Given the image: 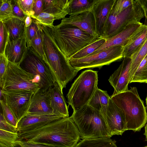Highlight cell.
Segmentation results:
<instances>
[{
    "instance_id": "obj_36",
    "label": "cell",
    "mask_w": 147,
    "mask_h": 147,
    "mask_svg": "<svg viewBox=\"0 0 147 147\" xmlns=\"http://www.w3.org/2000/svg\"><path fill=\"white\" fill-rule=\"evenodd\" d=\"M9 40V35L3 22L0 21V54H4Z\"/></svg>"
},
{
    "instance_id": "obj_48",
    "label": "cell",
    "mask_w": 147,
    "mask_h": 147,
    "mask_svg": "<svg viewBox=\"0 0 147 147\" xmlns=\"http://www.w3.org/2000/svg\"><path fill=\"white\" fill-rule=\"evenodd\" d=\"M146 107H147V94L146 98Z\"/></svg>"
},
{
    "instance_id": "obj_43",
    "label": "cell",
    "mask_w": 147,
    "mask_h": 147,
    "mask_svg": "<svg viewBox=\"0 0 147 147\" xmlns=\"http://www.w3.org/2000/svg\"><path fill=\"white\" fill-rule=\"evenodd\" d=\"M19 146L20 147H59L40 144L33 143L20 140Z\"/></svg>"
},
{
    "instance_id": "obj_38",
    "label": "cell",
    "mask_w": 147,
    "mask_h": 147,
    "mask_svg": "<svg viewBox=\"0 0 147 147\" xmlns=\"http://www.w3.org/2000/svg\"><path fill=\"white\" fill-rule=\"evenodd\" d=\"M18 4L24 13L27 16L34 15L33 7L34 0H17Z\"/></svg>"
},
{
    "instance_id": "obj_34",
    "label": "cell",
    "mask_w": 147,
    "mask_h": 147,
    "mask_svg": "<svg viewBox=\"0 0 147 147\" xmlns=\"http://www.w3.org/2000/svg\"><path fill=\"white\" fill-rule=\"evenodd\" d=\"M31 18L37 23L50 27L54 26L53 22L56 20L53 15L45 12H42L37 16Z\"/></svg>"
},
{
    "instance_id": "obj_23",
    "label": "cell",
    "mask_w": 147,
    "mask_h": 147,
    "mask_svg": "<svg viewBox=\"0 0 147 147\" xmlns=\"http://www.w3.org/2000/svg\"><path fill=\"white\" fill-rule=\"evenodd\" d=\"M9 35V39L15 40L25 34L26 27L24 21L13 17L3 21Z\"/></svg>"
},
{
    "instance_id": "obj_5",
    "label": "cell",
    "mask_w": 147,
    "mask_h": 147,
    "mask_svg": "<svg viewBox=\"0 0 147 147\" xmlns=\"http://www.w3.org/2000/svg\"><path fill=\"white\" fill-rule=\"evenodd\" d=\"M70 117L82 139L112 137L102 114L88 104L73 112Z\"/></svg>"
},
{
    "instance_id": "obj_7",
    "label": "cell",
    "mask_w": 147,
    "mask_h": 147,
    "mask_svg": "<svg viewBox=\"0 0 147 147\" xmlns=\"http://www.w3.org/2000/svg\"><path fill=\"white\" fill-rule=\"evenodd\" d=\"M144 17L139 0H134L131 5L117 15L111 11L104 26L102 38L107 39L114 36L128 25L140 23Z\"/></svg>"
},
{
    "instance_id": "obj_8",
    "label": "cell",
    "mask_w": 147,
    "mask_h": 147,
    "mask_svg": "<svg viewBox=\"0 0 147 147\" xmlns=\"http://www.w3.org/2000/svg\"><path fill=\"white\" fill-rule=\"evenodd\" d=\"M0 86L5 92L28 90L34 93L41 88L32 74L24 70L19 65L9 61L0 82Z\"/></svg>"
},
{
    "instance_id": "obj_1",
    "label": "cell",
    "mask_w": 147,
    "mask_h": 147,
    "mask_svg": "<svg viewBox=\"0 0 147 147\" xmlns=\"http://www.w3.org/2000/svg\"><path fill=\"white\" fill-rule=\"evenodd\" d=\"M18 134L20 140L59 147H74L80 138L79 130L70 117L62 118L42 127Z\"/></svg>"
},
{
    "instance_id": "obj_49",
    "label": "cell",
    "mask_w": 147,
    "mask_h": 147,
    "mask_svg": "<svg viewBox=\"0 0 147 147\" xmlns=\"http://www.w3.org/2000/svg\"><path fill=\"white\" fill-rule=\"evenodd\" d=\"M144 147H147V146H145Z\"/></svg>"
},
{
    "instance_id": "obj_22",
    "label": "cell",
    "mask_w": 147,
    "mask_h": 147,
    "mask_svg": "<svg viewBox=\"0 0 147 147\" xmlns=\"http://www.w3.org/2000/svg\"><path fill=\"white\" fill-rule=\"evenodd\" d=\"M147 39V26L142 24L129 39L127 45L123 47L124 57H131Z\"/></svg>"
},
{
    "instance_id": "obj_47",
    "label": "cell",
    "mask_w": 147,
    "mask_h": 147,
    "mask_svg": "<svg viewBox=\"0 0 147 147\" xmlns=\"http://www.w3.org/2000/svg\"><path fill=\"white\" fill-rule=\"evenodd\" d=\"M0 147H13L12 146H9L4 144L0 143Z\"/></svg>"
},
{
    "instance_id": "obj_6",
    "label": "cell",
    "mask_w": 147,
    "mask_h": 147,
    "mask_svg": "<svg viewBox=\"0 0 147 147\" xmlns=\"http://www.w3.org/2000/svg\"><path fill=\"white\" fill-rule=\"evenodd\" d=\"M98 71H83L72 84L67 94V102L73 112L88 104L98 87Z\"/></svg>"
},
{
    "instance_id": "obj_20",
    "label": "cell",
    "mask_w": 147,
    "mask_h": 147,
    "mask_svg": "<svg viewBox=\"0 0 147 147\" xmlns=\"http://www.w3.org/2000/svg\"><path fill=\"white\" fill-rule=\"evenodd\" d=\"M49 90L51 105L54 114L62 118L69 117L68 107L63 90L56 82Z\"/></svg>"
},
{
    "instance_id": "obj_27",
    "label": "cell",
    "mask_w": 147,
    "mask_h": 147,
    "mask_svg": "<svg viewBox=\"0 0 147 147\" xmlns=\"http://www.w3.org/2000/svg\"><path fill=\"white\" fill-rule=\"evenodd\" d=\"M147 54V39L130 57L131 63L129 73V84L140 63Z\"/></svg>"
},
{
    "instance_id": "obj_13",
    "label": "cell",
    "mask_w": 147,
    "mask_h": 147,
    "mask_svg": "<svg viewBox=\"0 0 147 147\" xmlns=\"http://www.w3.org/2000/svg\"><path fill=\"white\" fill-rule=\"evenodd\" d=\"M131 59L125 57L118 68L110 76L109 81L114 89L112 95L128 90L129 84V73Z\"/></svg>"
},
{
    "instance_id": "obj_44",
    "label": "cell",
    "mask_w": 147,
    "mask_h": 147,
    "mask_svg": "<svg viewBox=\"0 0 147 147\" xmlns=\"http://www.w3.org/2000/svg\"><path fill=\"white\" fill-rule=\"evenodd\" d=\"M144 11L145 20L144 25L147 26V0H139Z\"/></svg>"
},
{
    "instance_id": "obj_46",
    "label": "cell",
    "mask_w": 147,
    "mask_h": 147,
    "mask_svg": "<svg viewBox=\"0 0 147 147\" xmlns=\"http://www.w3.org/2000/svg\"><path fill=\"white\" fill-rule=\"evenodd\" d=\"M144 134L145 136V141L147 142V124L145 127V131Z\"/></svg>"
},
{
    "instance_id": "obj_41",
    "label": "cell",
    "mask_w": 147,
    "mask_h": 147,
    "mask_svg": "<svg viewBox=\"0 0 147 147\" xmlns=\"http://www.w3.org/2000/svg\"><path fill=\"white\" fill-rule=\"evenodd\" d=\"M9 62L5 53L0 54V82L4 75Z\"/></svg>"
},
{
    "instance_id": "obj_45",
    "label": "cell",
    "mask_w": 147,
    "mask_h": 147,
    "mask_svg": "<svg viewBox=\"0 0 147 147\" xmlns=\"http://www.w3.org/2000/svg\"><path fill=\"white\" fill-rule=\"evenodd\" d=\"M32 22V19L30 16H27L24 20L25 27L27 28L29 27Z\"/></svg>"
},
{
    "instance_id": "obj_32",
    "label": "cell",
    "mask_w": 147,
    "mask_h": 147,
    "mask_svg": "<svg viewBox=\"0 0 147 147\" xmlns=\"http://www.w3.org/2000/svg\"><path fill=\"white\" fill-rule=\"evenodd\" d=\"M0 21L14 17L11 0H0Z\"/></svg>"
},
{
    "instance_id": "obj_31",
    "label": "cell",
    "mask_w": 147,
    "mask_h": 147,
    "mask_svg": "<svg viewBox=\"0 0 147 147\" xmlns=\"http://www.w3.org/2000/svg\"><path fill=\"white\" fill-rule=\"evenodd\" d=\"M18 133H13L0 129V143L13 147L19 146Z\"/></svg>"
},
{
    "instance_id": "obj_21",
    "label": "cell",
    "mask_w": 147,
    "mask_h": 147,
    "mask_svg": "<svg viewBox=\"0 0 147 147\" xmlns=\"http://www.w3.org/2000/svg\"><path fill=\"white\" fill-rule=\"evenodd\" d=\"M71 0H43L42 12L53 15L56 20L63 19L69 14Z\"/></svg>"
},
{
    "instance_id": "obj_39",
    "label": "cell",
    "mask_w": 147,
    "mask_h": 147,
    "mask_svg": "<svg viewBox=\"0 0 147 147\" xmlns=\"http://www.w3.org/2000/svg\"><path fill=\"white\" fill-rule=\"evenodd\" d=\"M0 129L13 133H18V128L7 122L1 113L0 114Z\"/></svg>"
},
{
    "instance_id": "obj_40",
    "label": "cell",
    "mask_w": 147,
    "mask_h": 147,
    "mask_svg": "<svg viewBox=\"0 0 147 147\" xmlns=\"http://www.w3.org/2000/svg\"><path fill=\"white\" fill-rule=\"evenodd\" d=\"M13 15L24 21L27 16L23 12L19 7L17 0H11Z\"/></svg>"
},
{
    "instance_id": "obj_19",
    "label": "cell",
    "mask_w": 147,
    "mask_h": 147,
    "mask_svg": "<svg viewBox=\"0 0 147 147\" xmlns=\"http://www.w3.org/2000/svg\"><path fill=\"white\" fill-rule=\"evenodd\" d=\"M142 24L140 22L128 25L117 35L106 39V42L102 45L89 56L93 55L111 47L117 46L124 47L127 44L131 36Z\"/></svg>"
},
{
    "instance_id": "obj_14",
    "label": "cell",
    "mask_w": 147,
    "mask_h": 147,
    "mask_svg": "<svg viewBox=\"0 0 147 147\" xmlns=\"http://www.w3.org/2000/svg\"><path fill=\"white\" fill-rule=\"evenodd\" d=\"M63 118L55 115L28 113L18 122V133L28 132L42 127L55 121Z\"/></svg>"
},
{
    "instance_id": "obj_12",
    "label": "cell",
    "mask_w": 147,
    "mask_h": 147,
    "mask_svg": "<svg viewBox=\"0 0 147 147\" xmlns=\"http://www.w3.org/2000/svg\"><path fill=\"white\" fill-rule=\"evenodd\" d=\"M103 116L112 136L115 135H122L128 130L127 123L124 114L111 98L106 113Z\"/></svg>"
},
{
    "instance_id": "obj_37",
    "label": "cell",
    "mask_w": 147,
    "mask_h": 147,
    "mask_svg": "<svg viewBox=\"0 0 147 147\" xmlns=\"http://www.w3.org/2000/svg\"><path fill=\"white\" fill-rule=\"evenodd\" d=\"M133 0H115L111 11L117 15L131 5Z\"/></svg>"
},
{
    "instance_id": "obj_16",
    "label": "cell",
    "mask_w": 147,
    "mask_h": 147,
    "mask_svg": "<svg viewBox=\"0 0 147 147\" xmlns=\"http://www.w3.org/2000/svg\"><path fill=\"white\" fill-rule=\"evenodd\" d=\"M28 113L54 115L51 105L49 89L47 90L40 89L33 94Z\"/></svg>"
},
{
    "instance_id": "obj_4",
    "label": "cell",
    "mask_w": 147,
    "mask_h": 147,
    "mask_svg": "<svg viewBox=\"0 0 147 147\" xmlns=\"http://www.w3.org/2000/svg\"><path fill=\"white\" fill-rule=\"evenodd\" d=\"M51 27L57 45L68 59L85 47L101 38L92 36L69 24L61 22Z\"/></svg>"
},
{
    "instance_id": "obj_25",
    "label": "cell",
    "mask_w": 147,
    "mask_h": 147,
    "mask_svg": "<svg viewBox=\"0 0 147 147\" xmlns=\"http://www.w3.org/2000/svg\"><path fill=\"white\" fill-rule=\"evenodd\" d=\"M115 143L109 137L86 138L80 141L74 147H117Z\"/></svg>"
},
{
    "instance_id": "obj_17",
    "label": "cell",
    "mask_w": 147,
    "mask_h": 147,
    "mask_svg": "<svg viewBox=\"0 0 147 147\" xmlns=\"http://www.w3.org/2000/svg\"><path fill=\"white\" fill-rule=\"evenodd\" d=\"M61 23L76 26L90 35L99 37L95 31L94 18L90 11L83 13L73 16L63 18Z\"/></svg>"
},
{
    "instance_id": "obj_15",
    "label": "cell",
    "mask_w": 147,
    "mask_h": 147,
    "mask_svg": "<svg viewBox=\"0 0 147 147\" xmlns=\"http://www.w3.org/2000/svg\"><path fill=\"white\" fill-rule=\"evenodd\" d=\"M115 0H96L91 12L95 20V31L97 35L102 38L104 28Z\"/></svg>"
},
{
    "instance_id": "obj_35",
    "label": "cell",
    "mask_w": 147,
    "mask_h": 147,
    "mask_svg": "<svg viewBox=\"0 0 147 147\" xmlns=\"http://www.w3.org/2000/svg\"><path fill=\"white\" fill-rule=\"evenodd\" d=\"M32 19V22L31 25L25 29V35L28 48L31 47V42L38 30L40 25V24Z\"/></svg>"
},
{
    "instance_id": "obj_24",
    "label": "cell",
    "mask_w": 147,
    "mask_h": 147,
    "mask_svg": "<svg viewBox=\"0 0 147 147\" xmlns=\"http://www.w3.org/2000/svg\"><path fill=\"white\" fill-rule=\"evenodd\" d=\"M110 98L106 91L98 88L88 105L100 112L103 116L106 113Z\"/></svg>"
},
{
    "instance_id": "obj_3",
    "label": "cell",
    "mask_w": 147,
    "mask_h": 147,
    "mask_svg": "<svg viewBox=\"0 0 147 147\" xmlns=\"http://www.w3.org/2000/svg\"><path fill=\"white\" fill-rule=\"evenodd\" d=\"M111 98L124 114L128 130L139 131L147 122V113L136 87L112 95Z\"/></svg>"
},
{
    "instance_id": "obj_26",
    "label": "cell",
    "mask_w": 147,
    "mask_h": 147,
    "mask_svg": "<svg viewBox=\"0 0 147 147\" xmlns=\"http://www.w3.org/2000/svg\"><path fill=\"white\" fill-rule=\"evenodd\" d=\"M96 0H71L70 5V17L84 12L91 11Z\"/></svg>"
},
{
    "instance_id": "obj_9",
    "label": "cell",
    "mask_w": 147,
    "mask_h": 147,
    "mask_svg": "<svg viewBox=\"0 0 147 147\" xmlns=\"http://www.w3.org/2000/svg\"><path fill=\"white\" fill-rule=\"evenodd\" d=\"M20 65L34 76L41 89L47 90L54 85L56 82L48 65L31 47L28 48Z\"/></svg>"
},
{
    "instance_id": "obj_10",
    "label": "cell",
    "mask_w": 147,
    "mask_h": 147,
    "mask_svg": "<svg viewBox=\"0 0 147 147\" xmlns=\"http://www.w3.org/2000/svg\"><path fill=\"white\" fill-rule=\"evenodd\" d=\"M123 47L121 46H115L92 55L68 60L72 67L79 70L84 68H100L123 59Z\"/></svg>"
},
{
    "instance_id": "obj_42",
    "label": "cell",
    "mask_w": 147,
    "mask_h": 147,
    "mask_svg": "<svg viewBox=\"0 0 147 147\" xmlns=\"http://www.w3.org/2000/svg\"><path fill=\"white\" fill-rule=\"evenodd\" d=\"M43 5V0H34L33 10L34 14L31 17H35L38 16L42 11Z\"/></svg>"
},
{
    "instance_id": "obj_30",
    "label": "cell",
    "mask_w": 147,
    "mask_h": 147,
    "mask_svg": "<svg viewBox=\"0 0 147 147\" xmlns=\"http://www.w3.org/2000/svg\"><path fill=\"white\" fill-rule=\"evenodd\" d=\"M132 82L147 83V54L140 63L130 83Z\"/></svg>"
},
{
    "instance_id": "obj_18",
    "label": "cell",
    "mask_w": 147,
    "mask_h": 147,
    "mask_svg": "<svg viewBox=\"0 0 147 147\" xmlns=\"http://www.w3.org/2000/svg\"><path fill=\"white\" fill-rule=\"evenodd\" d=\"M28 48L24 34L17 39L9 40L5 48V55L9 62L20 65Z\"/></svg>"
},
{
    "instance_id": "obj_2",
    "label": "cell",
    "mask_w": 147,
    "mask_h": 147,
    "mask_svg": "<svg viewBox=\"0 0 147 147\" xmlns=\"http://www.w3.org/2000/svg\"><path fill=\"white\" fill-rule=\"evenodd\" d=\"M42 25L45 62L59 86L63 89L79 70L73 68L61 51L55 39L50 27Z\"/></svg>"
},
{
    "instance_id": "obj_28",
    "label": "cell",
    "mask_w": 147,
    "mask_h": 147,
    "mask_svg": "<svg viewBox=\"0 0 147 147\" xmlns=\"http://www.w3.org/2000/svg\"><path fill=\"white\" fill-rule=\"evenodd\" d=\"M31 47L38 53L45 62L47 61V57L44 47L42 28V25L40 24L38 30L31 42Z\"/></svg>"
},
{
    "instance_id": "obj_11",
    "label": "cell",
    "mask_w": 147,
    "mask_h": 147,
    "mask_svg": "<svg viewBox=\"0 0 147 147\" xmlns=\"http://www.w3.org/2000/svg\"><path fill=\"white\" fill-rule=\"evenodd\" d=\"M3 92L1 99L5 100L18 122L28 114L34 92L28 90Z\"/></svg>"
},
{
    "instance_id": "obj_29",
    "label": "cell",
    "mask_w": 147,
    "mask_h": 147,
    "mask_svg": "<svg viewBox=\"0 0 147 147\" xmlns=\"http://www.w3.org/2000/svg\"><path fill=\"white\" fill-rule=\"evenodd\" d=\"M106 41V39L101 38L80 50L70 59H79L88 56L100 48Z\"/></svg>"
},
{
    "instance_id": "obj_33",
    "label": "cell",
    "mask_w": 147,
    "mask_h": 147,
    "mask_svg": "<svg viewBox=\"0 0 147 147\" xmlns=\"http://www.w3.org/2000/svg\"><path fill=\"white\" fill-rule=\"evenodd\" d=\"M2 114L6 120L14 127H18V122L14 114L3 99L0 100Z\"/></svg>"
}]
</instances>
